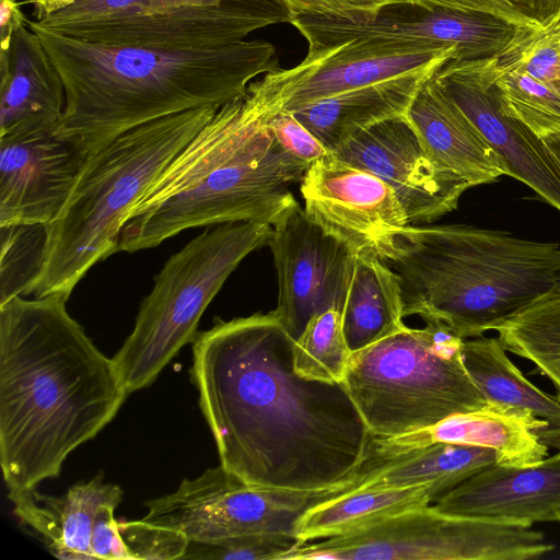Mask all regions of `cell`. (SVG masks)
<instances>
[{"label": "cell", "instance_id": "cell-40", "mask_svg": "<svg viewBox=\"0 0 560 560\" xmlns=\"http://www.w3.org/2000/svg\"><path fill=\"white\" fill-rule=\"evenodd\" d=\"M116 508L105 504L97 510L92 534V550L95 560H132L120 535L118 523L114 518Z\"/></svg>", "mask_w": 560, "mask_h": 560}, {"label": "cell", "instance_id": "cell-16", "mask_svg": "<svg viewBox=\"0 0 560 560\" xmlns=\"http://www.w3.org/2000/svg\"><path fill=\"white\" fill-rule=\"evenodd\" d=\"M495 59L450 60L434 77L478 128L505 175L560 211V166L545 141L503 108L493 81Z\"/></svg>", "mask_w": 560, "mask_h": 560}, {"label": "cell", "instance_id": "cell-5", "mask_svg": "<svg viewBox=\"0 0 560 560\" xmlns=\"http://www.w3.org/2000/svg\"><path fill=\"white\" fill-rule=\"evenodd\" d=\"M378 257L398 276L402 315L482 336L560 287V245L468 224L408 225Z\"/></svg>", "mask_w": 560, "mask_h": 560}, {"label": "cell", "instance_id": "cell-9", "mask_svg": "<svg viewBox=\"0 0 560 560\" xmlns=\"http://www.w3.org/2000/svg\"><path fill=\"white\" fill-rule=\"evenodd\" d=\"M555 549L533 525L407 510L365 528L319 542H301L283 560H528Z\"/></svg>", "mask_w": 560, "mask_h": 560}, {"label": "cell", "instance_id": "cell-15", "mask_svg": "<svg viewBox=\"0 0 560 560\" xmlns=\"http://www.w3.org/2000/svg\"><path fill=\"white\" fill-rule=\"evenodd\" d=\"M300 183L306 214L355 253L378 256L382 247L410 224L388 184L331 152L312 162Z\"/></svg>", "mask_w": 560, "mask_h": 560}, {"label": "cell", "instance_id": "cell-2", "mask_svg": "<svg viewBox=\"0 0 560 560\" xmlns=\"http://www.w3.org/2000/svg\"><path fill=\"white\" fill-rule=\"evenodd\" d=\"M66 302L19 295L0 305V465L9 492L58 477L128 396L113 359Z\"/></svg>", "mask_w": 560, "mask_h": 560}, {"label": "cell", "instance_id": "cell-21", "mask_svg": "<svg viewBox=\"0 0 560 560\" xmlns=\"http://www.w3.org/2000/svg\"><path fill=\"white\" fill-rule=\"evenodd\" d=\"M0 138L56 130L67 103L65 82L27 24L0 51Z\"/></svg>", "mask_w": 560, "mask_h": 560}, {"label": "cell", "instance_id": "cell-1", "mask_svg": "<svg viewBox=\"0 0 560 560\" xmlns=\"http://www.w3.org/2000/svg\"><path fill=\"white\" fill-rule=\"evenodd\" d=\"M191 381L220 465L249 486L318 491L353 478L369 430L343 382L299 375L273 312L217 319L192 341Z\"/></svg>", "mask_w": 560, "mask_h": 560}, {"label": "cell", "instance_id": "cell-42", "mask_svg": "<svg viewBox=\"0 0 560 560\" xmlns=\"http://www.w3.org/2000/svg\"><path fill=\"white\" fill-rule=\"evenodd\" d=\"M224 0H142L133 8L116 15L149 14L183 7H214Z\"/></svg>", "mask_w": 560, "mask_h": 560}, {"label": "cell", "instance_id": "cell-11", "mask_svg": "<svg viewBox=\"0 0 560 560\" xmlns=\"http://www.w3.org/2000/svg\"><path fill=\"white\" fill-rule=\"evenodd\" d=\"M453 49L431 44L351 39L307 51L296 66L250 82L247 95L266 115L294 112L307 104L409 72L436 69L455 60Z\"/></svg>", "mask_w": 560, "mask_h": 560}, {"label": "cell", "instance_id": "cell-24", "mask_svg": "<svg viewBox=\"0 0 560 560\" xmlns=\"http://www.w3.org/2000/svg\"><path fill=\"white\" fill-rule=\"evenodd\" d=\"M438 69L413 71L352 89L307 104L292 114L331 152L360 131L405 117L422 84Z\"/></svg>", "mask_w": 560, "mask_h": 560}, {"label": "cell", "instance_id": "cell-13", "mask_svg": "<svg viewBox=\"0 0 560 560\" xmlns=\"http://www.w3.org/2000/svg\"><path fill=\"white\" fill-rule=\"evenodd\" d=\"M315 51L351 39L400 40L453 49L454 61H480L500 56L510 38V26L491 15L410 2L389 5L361 22L301 16L291 23Z\"/></svg>", "mask_w": 560, "mask_h": 560}, {"label": "cell", "instance_id": "cell-26", "mask_svg": "<svg viewBox=\"0 0 560 560\" xmlns=\"http://www.w3.org/2000/svg\"><path fill=\"white\" fill-rule=\"evenodd\" d=\"M341 318L351 353L406 326L398 276L376 254L357 253Z\"/></svg>", "mask_w": 560, "mask_h": 560}, {"label": "cell", "instance_id": "cell-10", "mask_svg": "<svg viewBox=\"0 0 560 560\" xmlns=\"http://www.w3.org/2000/svg\"><path fill=\"white\" fill-rule=\"evenodd\" d=\"M361 481L358 472L325 490H279L249 486L219 465L184 479L174 492L147 501L142 521L176 529L194 541L248 534L296 537L299 521L308 510L357 490Z\"/></svg>", "mask_w": 560, "mask_h": 560}, {"label": "cell", "instance_id": "cell-35", "mask_svg": "<svg viewBox=\"0 0 560 560\" xmlns=\"http://www.w3.org/2000/svg\"><path fill=\"white\" fill-rule=\"evenodd\" d=\"M499 59L560 94V21L542 32L524 30Z\"/></svg>", "mask_w": 560, "mask_h": 560}, {"label": "cell", "instance_id": "cell-44", "mask_svg": "<svg viewBox=\"0 0 560 560\" xmlns=\"http://www.w3.org/2000/svg\"><path fill=\"white\" fill-rule=\"evenodd\" d=\"M558 451H560V444H559V446H558Z\"/></svg>", "mask_w": 560, "mask_h": 560}, {"label": "cell", "instance_id": "cell-34", "mask_svg": "<svg viewBox=\"0 0 560 560\" xmlns=\"http://www.w3.org/2000/svg\"><path fill=\"white\" fill-rule=\"evenodd\" d=\"M302 541L284 534H248L212 541L189 540L183 559L283 560Z\"/></svg>", "mask_w": 560, "mask_h": 560}, {"label": "cell", "instance_id": "cell-38", "mask_svg": "<svg viewBox=\"0 0 560 560\" xmlns=\"http://www.w3.org/2000/svg\"><path fill=\"white\" fill-rule=\"evenodd\" d=\"M292 20L301 16L361 22L375 18L383 9L407 0H278Z\"/></svg>", "mask_w": 560, "mask_h": 560}, {"label": "cell", "instance_id": "cell-6", "mask_svg": "<svg viewBox=\"0 0 560 560\" xmlns=\"http://www.w3.org/2000/svg\"><path fill=\"white\" fill-rule=\"evenodd\" d=\"M219 107L139 125L89 154L66 203L46 225L44 261L30 294L68 300L95 264L119 250L128 211Z\"/></svg>", "mask_w": 560, "mask_h": 560}, {"label": "cell", "instance_id": "cell-25", "mask_svg": "<svg viewBox=\"0 0 560 560\" xmlns=\"http://www.w3.org/2000/svg\"><path fill=\"white\" fill-rule=\"evenodd\" d=\"M494 464L497 455L492 448L443 442L390 456L370 453L362 464L365 476L358 489L405 488L438 482L450 492L474 474Z\"/></svg>", "mask_w": 560, "mask_h": 560}, {"label": "cell", "instance_id": "cell-39", "mask_svg": "<svg viewBox=\"0 0 560 560\" xmlns=\"http://www.w3.org/2000/svg\"><path fill=\"white\" fill-rule=\"evenodd\" d=\"M265 117L275 139L291 155L311 164L330 153L292 113L280 112Z\"/></svg>", "mask_w": 560, "mask_h": 560}, {"label": "cell", "instance_id": "cell-22", "mask_svg": "<svg viewBox=\"0 0 560 560\" xmlns=\"http://www.w3.org/2000/svg\"><path fill=\"white\" fill-rule=\"evenodd\" d=\"M434 73L422 84L406 115L428 154L471 187L505 175L497 154Z\"/></svg>", "mask_w": 560, "mask_h": 560}, {"label": "cell", "instance_id": "cell-4", "mask_svg": "<svg viewBox=\"0 0 560 560\" xmlns=\"http://www.w3.org/2000/svg\"><path fill=\"white\" fill-rule=\"evenodd\" d=\"M308 166L278 143L246 92L220 106L131 207L119 250L153 248L191 228L273 225L298 203L290 187Z\"/></svg>", "mask_w": 560, "mask_h": 560}, {"label": "cell", "instance_id": "cell-7", "mask_svg": "<svg viewBox=\"0 0 560 560\" xmlns=\"http://www.w3.org/2000/svg\"><path fill=\"white\" fill-rule=\"evenodd\" d=\"M425 323L351 354L343 384L375 438L418 431L487 404L465 369V339Z\"/></svg>", "mask_w": 560, "mask_h": 560}, {"label": "cell", "instance_id": "cell-3", "mask_svg": "<svg viewBox=\"0 0 560 560\" xmlns=\"http://www.w3.org/2000/svg\"><path fill=\"white\" fill-rule=\"evenodd\" d=\"M66 86L55 132L86 156L139 125L243 97L253 79L280 70L276 48L261 40L158 47L83 42L27 20Z\"/></svg>", "mask_w": 560, "mask_h": 560}, {"label": "cell", "instance_id": "cell-30", "mask_svg": "<svg viewBox=\"0 0 560 560\" xmlns=\"http://www.w3.org/2000/svg\"><path fill=\"white\" fill-rule=\"evenodd\" d=\"M494 86L505 112L539 138L560 132V94L499 58Z\"/></svg>", "mask_w": 560, "mask_h": 560}, {"label": "cell", "instance_id": "cell-32", "mask_svg": "<svg viewBox=\"0 0 560 560\" xmlns=\"http://www.w3.org/2000/svg\"><path fill=\"white\" fill-rule=\"evenodd\" d=\"M46 236V224L0 226V305L30 294L43 266Z\"/></svg>", "mask_w": 560, "mask_h": 560}, {"label": "cell", "instance_id": "cell-19", "mask_svg": "<svg viewBox=\"0 0 560 560\" xmlns=\"http://www.w3.org/2000/svg\"><path fill=\"white\" fill-rule=\"evenodd\" d=\"M549 424L530 411L487 401L479 409L456 413L444 420L408 433L375 438L372 454L390 456L434 443H453L489 447L497 464L506 467H530L549 456L544 439Z\"/></svg>", "mask_w": 560, "mask_h": 560}, {"label": "cell", "instance_id": "cell-8", "mask_svg": "<svg viewBox=\"0 0 560 560\" xmlns=\"http://www.w3.org/2000/svg\"><path fill=\"white\" fill-rule=\"evenodd\" d=\"M271 234L268 223L211 225L166 260L139 307L131 334L112 358L128 395L152 385L195 340L203 312L229 276L248 254L268 246Z\"/></svg>", "mask_w": 560, "mask_h": 560}, {"label": "cell", "instance_id": "cell-27", "mask_svg": "<svg viewBox=\"0 0 560 560\" xmlns=\"http://www.w3.org/2000/svg\"><path fill=\"white\" fill-rule=\"evenodd\" d=\"M448 489L438 482L405 488L358 489L320 503L299 521L302 542L346 535L410 509L431 505Z\"/></svg>", "mask_w": 560, "mask_h": 560}, {"label": "cell", "instance_id": "cell-29", "mask_svg": "<svg viewBox=\"0 0 560 560\" xmlns=\"http://www.w3.org/2000/svg\"><path fill=\"white\" fill-rule=\"evenodd\" d=\"M506 351L532 362L560 399V287L541 294L494 328Z\"/></svg>", "mask_w": 560, "mask_h": 560}, {"label": "cell", "instance_id": "cell-28", "mask_svg": "<svg viewBox=\"0 0 560 560\" xmlns=\"http://www.w3.org/2000/svg\"><path fill=\"white\" fill-rule=\"evenodd\" d=\"M463 362L469 376L487 401L530 411L548 422L544 439L547 446L560 444V399L527 380L510 360L498 337L485 335L463 343Z\"/></svg>", "mask_w": 560, "mask_h": 560}, {"label": "cell", "instance_id": "cell-33", "mask_svg": "<svg viewBox=\"0 0 560 560\" xmlns=\"http://www.w3.org/2000/svg\"><path fill=\"white\" fill-rule=\"evenodd\" d=\"M424 8H444L491 15L518 28L542 32L560 21V0H407Z\"/></svg>", "mask_w": 560, "mask_h": 560}, {"label": "cell", "instance_id": "cell-23", "mask_svg": "<svg viewBox=\"0 0 560 560\" xmlns=\"http://www.w3.org/2000/svg\"><path fill=\"white\" fill-rule=\"evenodd\" d=\"M122 494L119 486L104 482L103 474H98L59 497L33 489L9 492L8 498L16 517L43 539L51 555L95 560L92 534L97 510L105 504L118 506Z\"/></svg>", "mask_w": 560, "mask_h": 560}, {"label": "cell", "instance_id": "cell-17", "mask_svg": "<svg viewBox=\"0 0 560 560\" xmlns=\"http://www.w3.org/2000/svg\"><path fill=\"white\" fill-rule=\"evenodd\" d=\"M291 21L289 14L253 10L224 0L214 7H183L44 27L93 44L190 47L233 44L258 28Z\"/></svg>", "mask_w": 560, "mask_h": 560}, {"label": "cell", "instance_id": "cell-36", "mask_svg": "<svg viewBox=\"0 0 560 560\" xmlns=\"http://www.w3.org/2000/svg\"><path fill=\"white\" fill-rule=\"evenodd\" d=\"M118 527L132 560L183 559L189 542L176 529L142 520L118 523Z\"/></svg>", "mask_w": 560, "mask_h": 560}, {"label": "cell", "instance_id": "cell-18", "mask_svg": "<svg viewBox=\"0 0 560 560\" xmlns=\"http://www.w3.org/2000/svg\"><path fill=\"white\" fill-rule=\"evenodd\" d=\"M85 158L52 130L0 138V226L55 220Z\"/></svg>", "mask_w": 560, "mask_h": 560}, {"label": "cell", "instance_id": "cell-31", "mask_svg": "<svg viewBox=\"0 0 560 560\" xmlns=\"http://www.w3.org/2000/svg\"><path fill=\"white\" fill-rule=\"evenodd\" d=\"M351 354L341 312L328 310L314 315L295 340L293 365L305 378L342 383Z\"/></svg>", "mask_w": 560, "mask_h": 560}, {"label": "cell", "instance_id": "cell-20", "mask_svg": "<svg viewBox=\"0 0 560 560\" xmlns=\"http://www.w3.org/2000/svg\"><path fill=\"white\" fill-rule=\"evenodd\" d=\"M432 505L462 516L560 523V451L530 467L491 465Z\"/></svg>", "mask_w": 560, "mask_h": 560}, {"label": "cell", "instance_id": "cell-43", "mask_svg": "<svg viewBox=\"0 0 560 560\" xmlns=\"http://www.w3.org/2000/svg\"><path fill=\"white\" fill-rule=\"evenodd\" d=\"M560 166V132L541 138Z\"/></svg>", "mask_w": 560, "mask_h": 560}, {"label": "cell", "instance_id": "cell-12", "mask_svg": "<svg viewBox=\"0 0 560 560\" xmlns=\"http://www.w3.org/2000/svg\"><path fill=\"white\" fill-rule=\"evenodd\" d=\"M268 246L279 289L272 312L293 339L314 315L328 310L342 312L354 250L316 224L299 202L272 225Z\"/></svg>", "mask_w": 560, "mask_h": 560}, {"label": "cell", "instance_id": "cell-37", "mask_svg": "<svg viewBox=\"0 0 560 560\" xmlns=\"http://www.w3.org/2000/svg\"><path fill=\"white\" fill-rule=\"evenodd\" d=\"M142 0H28L35 22L55 25L107 18L126 12Z\"/></svg>", "mask_w": 560, "mask_h": 560}, {"label": "cell", "instance_id": "cell-14", "mask_svg": "<svg viewBox=\"0 0 560 560\" xmlns=\"http://www.w3.org/2000/svg\"><path fill=\"white\" fill-rule=\"evenodd\" d=\"M331 154L388 184L410 223H429L455 210L471 187L431 159L406 116L360 131Z\"/></svg>", "mask_w": 560, "mask_h": 560}, {"label": "cell", "instance_id": "cell-41", "mask_svg": "<svg viewBox=\"0 0 560 560\" xmlns=\"http://www.w3.org/2000/svg\"><path fill=\"white\" fill-rule=\"evenodd\" d=\"M26 23L18 0H0V51L8 49L13 33Z\"/></svg>", "mask_w": 560, "mask_h": 560}]
</instances>
